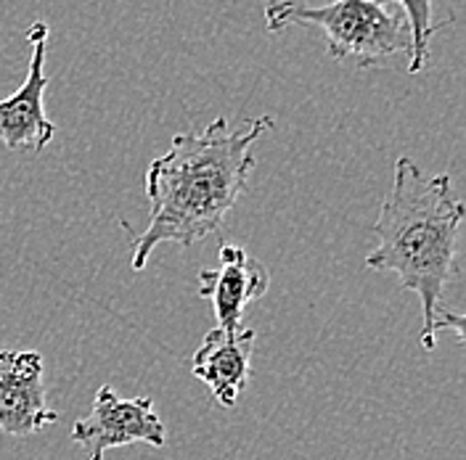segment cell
<instances>
[{
	"label": "cell",
	"mask_w": 466,
	"mask_h": 460,
	"mask_svg": "<svg viewBox=\"0 0 466 460\" xmlns=\"http://www.w3.org/2000/svg\"><path fill=\"white\" fill-rule=\"evenodd\" d=\"M32 45L27 80L11 98H0V141L8 151H32L40 154L54 141L56 125L46 116V51H48V25L35 22L27 35Z\"/></svg>",
	"instance_id": "obj_5"
},
{
	"label": "cell",
	"mask_w": 466,
	"mask_h": 460,
	"mask_svg": "<svg viewBox=\"0 0 466 460\" xmlns=\"http://www.w3.org/2000/svg\"><path fill=\"white\" fill-rule=\"evenodd\" d=\"M56 410L46 400L43 357L37 352H0V432L29 436L56 424Z\"/></svg>",
	"instance_id": "obj_6"
},
{
	"label": "cell",
	"mask_w": 466,
	"mask_h": 460,
	"mask_svg": "<svg viewBox=\"0 0 466 460\" xmlns=\"http://www.w3.org/2000/svg\"><path fill=\"white\" fill-rule=\"evenodd\" d=\"M255 339H258L255 328L223 331L215 325L194 352L191 374L209 386L215 403L220 407H233L238 395L247 389Z\"/></svg>",
	"instance_id": "obj_8"
},
{
	"label": "cell",
	"mask_w": 466,
	"mask_h": 460,
	"mask_svg": "<svg viewBox=\"0 0 466 460\" xmlns=\"http://www.w3.org/2000/svg\"><path fill=\"white\" fill-rule=\"evenodd\" d=\"M464 202L453 194L448 175H427L413 159L395 162L392 188L387 191L374 225L377 249L366 257L369 270L395 273L400 286L421 302V346H437L435 320L442 294L456 273L459 228Z\"/></svg>",
	"instance_id": "obj_2"
},
{
	"label": "cell",
	"mask_w": 466,
	"mask_h": 460,
	"mask_svg": "<svg viewBox=\"0 0 466 460\" xmlns=\"http://www.w3.org/2000/svg\"><path fill=\"white\" fill-rule=\"evenodd\" d=\"M270 288V273L260 259L249 257L241 246L223 244L218 267L199 273V296L212 302L218 328L238 331L244 328V313L252 302L265 296Z\"/></svg>",
	"instance_id": "obj_7"
},
{
	"label": "cell",
	"mask_w": 466,
	"mask_h": 460,
	"mask_svg": "<svg viewBox=\"0 0 466 460\" xmlns=\"http://www.w3.org/2000/svg\"><path fill=\"white\" fill-rule=\"evenodd\" d=\"M384 3H398L400 14L406 16L408 29H410V56H408V72L419 75L430 66V40L445 25L453 19H435V0H384Z\"/></svg>",
	"instance_id": "obj_9"
},
{
	"label": "cell",
	"mask_w": 466,
	"mask_h": 460,
	"mask_svg": "<svg viewBox=\"0 0 466 460\" xmlns=\"http://www.w3.org/2000/svg\"><path fill=\"white\" fill-rule=\"evenodd\" d=\"M72 439L83 447L86 460H104L109 450L138 442L162 450L167 445V432L162 418L154 413L151 397L119 400L112 386H101L90 413L75 421Z\"/></svg>",
	"instance_id": "obj_4"
},
{
	"label": "cell",
	"mask_w": 466,
	"mask_h": 460,
	"mask_svg": "<svg viewBox=\"0 0 466 460\" xmlns=\"http://www.w3.org/2000/svg\"><path fill=\"white\" fill-rule=\"evenodd\" d=\"M265 25L270 32L308 25L323 29L329 56L377 69L387 58L410 56V29L400 11L384 0H331L310 5L302 0H268Z\"/></svg>",
	"instance_id": "obj_3"
},
{
	"label": "cell",
	"mask_w": 466,
	"mask_h": 460,
	"mask_svg": "<svg viewBox=\"0 0 466 460\" xmlns=\"http://www.w3.org/2000/svg\"><path fill=\"white\" fill-rule=\"evenodd\" d=\"M273 116H252L241 130H233L226 116L209 122L202 133H177L170 148L146 170L148 228L133 238V270L141 273L159 244L194 246L218 233L236 202L247 194L255 170L252 148L268 130Z\"/></svg>",
	"instance_id": "obj_1"
}]
</instances>
